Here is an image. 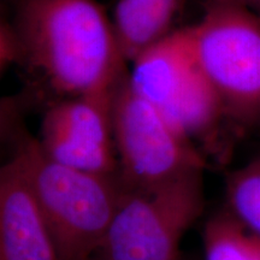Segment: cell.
Instances as JSON below:
<instances>
[{"instance_id":"obj_14","label":"cell","mask_w":260,"mask_h":260,"mask_svg":"<svg viewBox=\"0 0 260 260\" xmlns=\"http://www.w3.org/2000/svg\"><path fill=\"white\" fill-rule=\"evenodd\" d=\"M22 2H23V0H2V8L3 10H5L6 12H8L9 10H12V11L15 12V10L18 8V5L21 4Z\"/></svg>"},{"instance_id":"obj_6","label":"cell","mask_w":260,"mask_h":260,"mask_svg":"<svg viewBox=\"0 0 260 260\" xmlns=\"http://www.w3.org/2000/svg\"><path fill=\"white\" fill-rule=\"evenodd\" d=\"M128 76L116 90L112 109L118 176L124 189H145L206 170V154L199 146L140 96Z\"/></svg>"},{"instance_id":"obj_9","label":"cell","mask_w":260,"mask_h":260,"mask_svg":"<svg viewBox=\"0 0 260 260\" xmlns=\"http://www.w3.org/2000/svg\"><path fill=\"white\" fill-rule=\"evenodd\" d=\"M189 0H117L111 16L123 57L129 65L176 31Z\"/></svg>"},{"instance_id":"obj_13","label":"cell","mask_w":260,"mask_h":260,"mask_svg":"<svg viewBox=\"0 0 260 260\" xmlns=\"http://www.w3.org/2000/svg\"><path fill=\"white\" fill-rule=\"evenodd\" d=\"M201 3L204 2H211V0H200ZM217 2H228L233 3V4H237L245 6V8L252 10L256 15L260 16V0H217Z\"/></svg>"},{"instance_id":"obj_3","label":"cell","mask_w":260,"mask_h":260,"mask_svg":"<svg viewBox=\"0 0 260 260\" xmlns=\"http://www.w3.org/2000/svg\"><path fill=\"white\" fill-rule=\"evenodd\" d=\"M132 88L207 152L223 148L222 102L198 60L188 28H178L132 63Z\"/></svg>"},{"instance_id":"obj_11","label":"cell","mask_w":260,"mask_h":260,"mask_svg":"<svg viewBox=\"0 0 260 260\" xmlns=\"http://www.w3.org/2000/svg\"><path fill=\"white\" fill-rule=\"evenodd\" d=\"M225 195L226 210L260 236V155L228 175Z\"/></svg>"},{"instance_id":"obj_12","label":"cell","mask_w":260,"mask_h":260,"mask_svg":"<svg viewBox=\"0 0 260 260\" xmlns=\"http://www.w3.org/2000/svg\"><path fill=\"white\" fill-rule=\"evenodd\" d=\"M23 45L14 19L3 17L0 22V71L4 75L14 65H22Z\"/></svg>"},{"instance_id":"obj_5","label":"cell","mask_w":260,"mask_h":260,"mask_svg":"<svg viewBox=\"0 0 260 260\" xmlns=\"http://www.w3.org/2000/svg\"><path fill=\"white\" fill-rule=\"evenodd\" d=\"M204 171L125 190L94 260H178V247L204 211Z\"/></svg>"},{"instance_id":"obj_8","label":"cell","mask_w":260,"mask_h":260,"mask_svg":"<svg viewBox=\"0 0 260 260\" xmlns=\"http://www.w3.org/2000/svg\"><path fill=\"white\" fill-rule=\"evenodd\" d=\"M0 260H61L48 220L11 155L0 169Z\"/></svg>"},{"instance_id":"obj_10","label":"cell","mask_w":260,"mask_h":260,"mask_svg":"<svg viewBox=\"0 0 260 260\" xmlns=\"http://www.w3.org/2000/svg\"><path fill=\"white\" fill-rule=\"evenodd\" d=\"M203 243L205 260H260V236L226 209L205 223Z\"/></svg>"},{"instance_id":"obj_7","label":"cell","mask_w":260,"mask_h":260,"mask_svg":"<svg viewBox=\"0 0 260 260\" xmlns=\"http://www.w3.org/2000/svg\"><path fill=\"white\" fill-rule=\"evenodd\" d=\"M115 93L53 100L38 136L45 153L79 170L118 176L112 122Z\"/></svg>"},{"instance_id":"obj_2","label":"cell","mask_w":260,"mask_h":260,"mask_svg":"<svg viewBox=\"0 0 260 260\" xmlns=\"http://www.w3.org/2000/svg\"><path fill=\"white\" fill-rule=\"evenodd\" d=\"M2 134L48 220L61 260H89L125 191L119 176L79 170L48 157L19 118L15 102L3 104Z\"/></svg>"},{"instance_id":"obj_15","label":"cell","mask_w":260,"mask_h":260,"mask_svg":"<svg viewBox=\"0 0 260 260\" xmlns=\"http://www.w3.org/2000/svg\"><path fill=\"white\" fill-rule=\"evenodd\" d=\"M89 260H94V259H89Z\"/></svg>"},{"instance_id":"obj_4","label":"cell","mask_w":260,"mask_h":260,"mask_svg":"<svg viewBox=\"0 0 260 260\" xmlns=\"http://www.w3.org/2000/svg\"><path fill=\"white\" fill-rule=\"evenodd\" d=\"M188 25L198 60L222 102L229 125L260 129V16L228 2L201 3Z\"/></svg>"},{"instance_id":"obj_1","label":"cell","mask_w":260,"mask_h":260,"mask_svg":"<svg viewBox=\"0 0 260 260\" xmlns=\"http://www.w3.org/2000/svg\"><path fill=\"white\" fill-rule=\"evenodd\" d=\"M14 16L21 67L53 100L113 93L128 76L112 19L98 0H23Z\"/></svg>"}]
</instances>
